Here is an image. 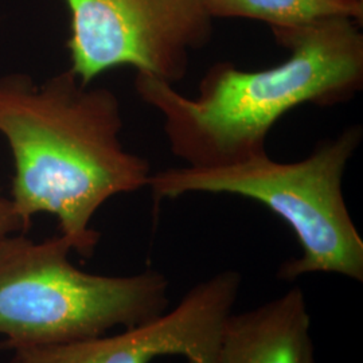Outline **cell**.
I'll return each mask as SVG.
<instances>
[{
  "instance_id": "ba28073f",
  "label": "cell",
  "mask_w": 363,
  "mask_h": 363,
  "mask_svg": "<svg viewBox=\"0 0 363 363\" xmlns=\"http://www.w3.org/2000/svg\"><path fill=\"white\" fill-rule=\"evenodd\" d=\"M214 18H247L262 21L272 28L306 26L331 16L362 21L363 6L335 0H205Z\"/></svg>"
},
{
  "instance_id": "277c9868",
  "label": "cell",
  "mask_w": 363,
  "mask_h": 363,
  "mask_svg": "<svg viewBox=\"0 0 363 363\" xmlns=\"http://www.w3.org/2000/svg\"><path fill=\"white\" fill-rule=\"evenodd\" d=\"M64 235L34 241L26 233L0 242V335L3 349L50 346L142 325L169 310L163 273L84 272L70 261Z\"/></svg>"
},
{
  "instance_id": "7a4b0ae2",
  "label": "cell",
  "mask_w": 363,
  "mask_h": 363,
  "mask_svg": "<svg viewBox=\"0 0 363 363\" xmlns=\"http://www.w3.org/2000/svg\"><path fill=\"white\" fill-rule=\"evenodd\" d=\"M358 21L331 16L306 26L272 28L289 50L279 65L242 70L211 66L198 96L136 74L135 89L163 118L172 154L190 167H220L265 151L273 125L298 105L347 101L363 84V35Z\"/></svg>"
},
{
  "instance_id": "52a82bcc",
  "label": "cell",
  "mask_w": 363,
  "mask_h": 363,
  "mask_svg": "<svg viewBox=\"0 0 363 363\" xmlns=\"http://www.w3.org/2000/svg\"><path fill=\"white\" fill-rule=\"evenodd\" d=\"M217 363H318L300 286L256 308L232 312L220 331Z\"/></svg>"
},
{
  "instance_id": "8fae6325",
  "label": "cell",
  "mask_w": 363,
  "mask_h": 363,
  "mask_svg": "<svg viewBox=\"0 0 363 363\" xmlns=\"http://www.w3.org/2000/svg\"><path fill=\"white\" fill-rule=\"evenodd\" d=\"M0 193H1V189H0Z\"/></svg>"
},
{
  "instance_id": "30bf717a",
  "label": "cell",
  "mask_w": 363,
  "mask_h": 363,
  "mask_svg": "<svg viewBox=\"0 0 363 363\" xmlns=\"http://www.w3.org/2000/svg\"><path fill=\"white\" fill-rule=\"evenodd\" d=\"M335 1H340L350 6H363V0H335Z\"/></svg>"
},
{
  "instance_id": "5b68a950",
  "label": "cell",
  "mask_w": 363,
  "mask_h": 363,
  "mask_svg": "<svg viewBox=\"0 0 363 363\" xmlns=\"http://www.w3.org/2000/svg\"><path fill=\"white\" fill-rule=\"evenodd\" d=\"M70 70L89 85L117 66L175 85L211 37L205 0H65Z\"/></svg>"
},
{
  "instance_id": "8992f818",
  "label": "cell",
  "mask_w": 363,
  "mask_h": 363,
  "mask_svg": "<svg viewBox=\"0 0 363 363\" xmlns=\"http://www.w3.org/2000/svg\"><path fill=\"white\" fill-rule=\"evenodd\" d=\"M241 284L237 271L217 273L150 322L109 337L15 349L9 363H152L166 355H179L189 363H217L220 331Z\"/></svg>"
},
{
  "instance_id": "3957f363",
  "label": "cell",
  "mask_w": 363,
  "mask_h": 363,
  "mask_svg": "<svg viewBox=\"0 0 363 363\" xmlns=\"http://www.w3.org/2000/svg\"><path fill=\"white\" fill-rule=\"evenodd\" d=\"M362 130L351 127L295 163L267 152L220 167H182L151 175L156 201L190 193L233 194L257 201L291 226L301 256L284 262L277 277L294 281L310 273H337L363 281V240L346 205L342 181Z\"/></svg>"
},
{
  "instance_id": "9c48e42d",
  "label": "cell",
  "mask_w": 363,
  "mask_h": 363,
  "mask_svg": "<svg viewBox=\"0 0 363 363\" xmlns=\"http://www.w3.org/2000/svg\"><path fill=\"white\" fill-rule=\"evenodd\" d=\"M26 232L23 222L13 210L10 198L0 193V242L11 234Z\"/></svg>"
},
{
  "instance_id": "6da1fadb",
  "label": "cell",
  "mask_w": 363,
  "mask_h": 363,
  "mask_svg": "<svg viewBox=\"0 0 363 363\" xmlns=\"http://www.w3.org/2000/svg\"><path fill=\"white\" fill-rule=\"evenodd\" d=\"M121 104L113 91L82 84L70 70L42 82L27 73L0 77V135L13 159L10 201L26 230L40 213L82 257L100 233L91 228L115 195L148 187L151 167L124 148Z\"/></svg>"
}]
</instances>
